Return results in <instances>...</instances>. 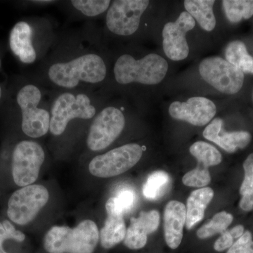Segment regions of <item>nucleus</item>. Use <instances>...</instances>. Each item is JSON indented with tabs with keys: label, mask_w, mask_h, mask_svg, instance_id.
<instances>
[{
	"label": "nucleus",
	"mask_w": 253,
	"mask_h": 253,
	"mask_svg": "<svg viewBox=\"0 0 253 253\" xmlns=\"http://www.w3.org/2000/svg\"><path fill=\"white\" fill-rule=\"evenodd\" d=\"M28 76L49 91L104 89L109 65L96 25L87 22L58 33L49 53Z\"/></svg>",
	"instance_id": "f257e3e1"
},
{
	"label": "nucleus",
	"mask_w": 253,
	"mask_h": 253,
	"mask_svg": "<svg viewBox=\"0 0 253 253\" xmlns=\"http://www.w3.org/2000/svg\"><path fill=\"white\" fill-rule=\"evenodd\" d=\"M0 111L17 118L21 131L30 139L49 132L50 91L28 76L15 78L5 88Z\"/></svg>",
	"instance_id": "f03ea898"
},
{
	"label": "nucleus",
	"mask_w": 253,
	"mask_h": 253,
	"mask_svg": "<svg viewBox=\"0 0 253 253\" xmlns=\"http://www.w3.org/2000/svg\"><path fill=\"white\" fill-rule=\"evenodd\" d=\"M105 89L50 91L49 132L59 137L75 123L90 124L105 103Z\"/></svg>",
	"instance_id": "7ed1b4c3"
},
{
	"label": "nucleus",
	"mask_w": 253,
	"mask_h": 253,
	"mask_svg": "<svg viewBox=\"0 0 253 253\" xmlns=\"http://www.w3.org/2000/svg\"><path fill=\"white\" fill-rule=\"evenodd\" d=\"M57 34L46 18L20 20L10 31L9 48L23 64L40 63L52 47Z\"/></svg>",
	"instance_id": "20e7f679"
},
{
	"label": "nucleus",
	"mask_w": 253,
	"mask_h": 253,
	"mask_svg": "<svg viewBox=\"0 0 253 253\" xmlns=\"http://www.w3.org/2000/svg\"><path fill=\"white\" fill-rule=\"evenodd\" d=\"M168 63L157 54H149L136 59L131 54L118 56L112 68V76L118 85H156L166 78Z\"/></svg>",
	"instance_id": "39448f33"
},
{
	"label": "nucleus",
	"mask_w": 253,
	"mask_h": 253,
	"mask_svg": "<svg viewBox=\"0 0 253 253\" xmlns=\"http://www.w3.org/2000/svg\"><path fill=\"white\" fill-rule=\"evenodd\" d=\"M99 240L96 223L81 221L76 227L55 226L44 238V248L49 253H93Z\"/></svg>",
	"instance_id": "423d86ee"
},
{
	"label": "nucleus",
	"mask_w": 253,
	"mask_h": 253,
	"mask_svg": "<svg viewBox=\"0 0 253 253\" xmlns=\"http://www.w3.org/2000/svg\"><path fill=\"white\" fill-rule=\"evenodd\" d=\"M126 116L121 108L105 104L92 120L86 135V147L92 152L108 149L122 134Z\"/></svg>",
	"instance_id": "0eeeda50"
},
{
	"label": "nucleus",
	"mask_w": 253,
	"mask_h": 253,
	"mask_svg": "<svg viewBox=\"0 0 253 253\" xmlns=\"http://www.w3.org/2000/svg\"><path fill=\"white\" fill-rule=\"evenodd\" d=\"M150 4L148 0H115L105 14V29L113 36L129 38L140 28L141 18Z\"/></svg>",
	"instance_id": "6e6552de"
},
{
	"label": "nucleus",
	"mask_w": 253,
	"mask_h": 253,
	"mask_svg": "<svg viewBox=\"0 0 253 253\" xmlns=\"http://www.w3.org/2000/svg\"><path fill=\"white\" fill-rule=\"evenodd\" d=\"M144 154V148L130 143L94 156L89 164V172L100 178H109L126 172L136 166Z\"/></svg>",
	"instance_id": "1a4fd4ad"
},
{
	"label": "nucleus",
	"mask_w": 253,
	"mask_h": 253,
	"mask_svg": "<svg viewBox=\"0 0 253 253\" xmlns=\"http://www.w3.org/2000/svg\"><path fill=\"white\" fill-rule=\"evenodd\" d=\"M44 160L45 152L40 143L26 139L16 144L11 163L15 184L24 187L36 182Z\"/></svg>",
	"instance_id": "9d476101"
},
{
	"label": "nucleus",
	"mask_w": 253,
	"mask_h": 253,
	"mask_svg": "<svg viewBox=\"0 0 253 253\" xmlns=\"http://www.w3.org/2000/svg\"><path fill=\"white\" fill-rule=\"evenodd\" d=\"M49 198V191L44 186L31 184L24 186L15 191L10 197L8 217L18 225H26L46 206Z\"/></svg>",
	"instance_id": "9b49d317"
},
{
	"label": "nucleus",
	"mask_w": 253,
	"mask_h": 253,
	"mask_svg": "<svg viewBox=\"0 0 253 253\" xmlns=\"http://www.w3.org/2000/svg\"><path fill=\"white\" fill-rule=\"evenodd\" d=\"M199 73L208 84L223 94H236L244 85V73L219 56H212L201 61Z\"/></svg>",
	"instance_id": "f8f14e48"
},
{
	"label": "nucleus",
	"mask_w": 253,
	"mask_h": 253,
	"mask_svg": "<svg viewBox=\"0 0 253 253\" xmlns=\"http://www.w3.org/2000/svg\"><path fill=\"white\" fill-rule=\"evenodd\" d=\"M196 21L183 11L174 22L165 25L162 32L163 48L168 59L179 61L186 59L189 54L186 33L194 29Z\"/></svg>",
	"instance_id": "ddd939ff"
},
{
	"label": "nucleus",
	"mask_w": 253,
	"mask_h": 253,
	"mask_svg": "<svg viewBox=\"0 0 253 253\" xmlns=\"http://www.w3.org/2000/svg\"><path fill=\"white\" fill-rule=\"evenodd\" d=\"M168 111L174 119L189 123L194 126H203L214 118L217 107L212 101L207 98L194 96L184 102L174 101L169 106Z\"/></svg>",
	"instance_id": "4468645a"
},
{
	"label": "nucleus",
	"mask_w": 253,
	"mask_h": 253,
	"mask_svg": "<svg viewBox=\"0 0 253 253\" xmlns=\"http://www.w3.org/2000/svg\"><path fill=\"white\" fill-rule=\"evenodd\" d=\"M186 219V206L179 201H169L165 209L164 232L166 243L171 249H177L181 244Z\"/></svg>",
	"instance_id": "2eb2a0df"
},
{
	"label": "nucleus",
	"mask_w": 253,
	"mask_h": 253,
	"mask_svg": "<svg viewBox=\"0 0 253 253\" xmlns=\"http://www.w3.org/2000/svg\"><path fill=\"white\" fill-rule=\"evenodd\" d=\"M68 14L75 18L94 20L106 14L112 1L111 0H71L62 1Z\"/></svg>",
	"instance_id": "dca6fc26"
},
{
	"label": "nucleus",
	"mask_w": 253,
	"mask_h": 253,
	"mask_svg": "<svg viewBox=\"0 0 253 253\" xmlns=\"http://www.w3.org/2000/svg\"><path fill=\"white\" fill-rule=\"evenodd\" d=\"M213 197L214 191L210 187L202 188L191 193L186 205V226L188 229H191L202 220L205 211Z\"/></svg>",
	"instance_id": "f3484780"
},
{
	"label": "nucleus",
	"mask_w": 253,
	"mask_h": 253,
	"mask_svg": "<svg viewBox=\"0 0 253 253\" xmlns=\"http://www.w3.org/2000/svg\"><path fill=\"white\" fill-rule=\"evenodd\" d=\"M214 0H186L184 1L186 12L189 13L204 31H212L216 26L213 6Z\"/></svg>",
	"instance_id": "a211bd4d"
},
{
	"label": "nucleus",
	"mask_w": 253,
	"mask_h": 253,
	"mask_svg": "<svg viewBox=\"0 0 253 253\" xmlns=\"http://www.w3.org/2000/svg\"><path fill=\"white\" fill-rule=\"evenodd\" d=\"M126 232V223L122 216L108 214L104 227L99 233L101 246L105 249H112L122 242Z\"/></svg>",
	"instance_id": "6ab92c4d"
},
{
	"label": "nucleus",
	"mask_w": 253,
	"mask_h": 253,
	"mask_svg": "<svg viewBox=\"0 0 253 253\" xmlns=\"http://www.w3.org/2000/svg\"><path fill=\"white\" fill-rule=\"evenodd\" d=\"M136 194L130 186H123L116 192V196L110 198L106 204L107 214L123 216L135 206Z\"/></svg>",
	"instance_id": "aec40b11"
},
{
	"label": "nucleus",
	"mask_w": 253,
	"mask_h": 253,
	"mask_svg": "<svg viewBox=\"0 0 253 253\" xmlns=\"http://www.w3.org/2000/svg\"><path fill=\"white\" fill-rule=\"evenodd\" d=\"M225 58L228 62L235 66L244 73L253 74V57L249 54L243 42H231L225 49Z\"/></svg>",
	"instance_id": "412c9836"
},
{
	"label": "nucleus",
	"mask_w": 253,
	"mask_h": 253,
	"mask_svg": "<svg viewBox=\"0 0 253 253\" xmlns=\"http://www.w3.org/2000/svg\"><path fill=\"white\" fill-rule=\"evenodd\" d=\"M170 177L164 171H156L150 174L143 187L144 197L150 201H156L162 197L169 184Z\"/></svg>",
	"instance_id": "4be33fe9"
},
{
	"label": "nucleus",
	"mask_w": 253,
	"mask_h": 253,
	"mask_svg": "<svg viewBox=\"0 0 253 253\" xmlns=\"http://www.w3.org/2000/svg\"><path fill=\"white\" fill-rule=\"evenodd\" d=\"M252 136L246 131L226 132L221 130L220 134L214 140V144L220 146L226 152H236L238 149H244L251 143Z\"/></svg>",
	"instance_id": "5701e85b"
},
{
	"label": "nucleus",
	"mask_w": 253,
	"mask_h": 253,
	"mask_svg": "<svg viewBox=\"0 0 253 253\" xmlns=\"http://www.w3.org/2000/svg\"><path fill=\"white\" fill-rule=\"evenodd\" d=\"M221 2L226 18L231 23H239L253 16V0H224Z\"/></svg>",
	"instance_id": "b1692460"
},
{
	"label": "nucleus",
	"mask_w": 253,
	"mask_h": 253,
	"mask_svg": "<svg viewBox=\"0 0 253 253\" xmlns=\"http://www.w3.org/2000/svg\"><path fill=\"white\" fill-rule=\"evenodd\" d=\"M190 153L197 159L199 164L206 168L217 166L222 161L221 153L215 147L204 141H197L191 145Z\"/></svg>",
	"instance_id": "393cba45"
},
{
	"label": "nucleus",
	"mask_w": 253,
	"mask_h": 253,
	"mask_svg": "<svg viewBox=\"0 0 253 253\" xmlns=\"http://www.w3.org/2000/svg\"><path fill=\"white\" fill-rule=\"evenodd\" d=\"M232 214L226 212H221L216 214L211 220L205 224L197 231V236L199 239H206L211 236L224 233L226 229L232 223Z\"/></svg>",
	"instance_id": "a878e982"
},
{
	"label": "nucleus",
	"mask_w": 253,
	"mask_h": 253,
	"mask_svg": "<svg viewBox=\"0 0 253 253\" xmlns=\"http://www.w3.org/2000/svg\"><path fill=\"white\" fill-rule=\"evenodd\" d=\"M147 236L141 226L131 220L130 226L126 229L125 245L131 250L142 249L147 243Z\"/></svg>",
	"instance_id": "bb28decb"
},
{
	"label": "nucleus",
	"mask_w": 253,
	"mask_h": 253,
	"mask_svg": "<svg viewBox=\"0 0 253 253\" xmlns=\"http://www.w3.org/2000/svg\"><path fill=\"white\" fill-rule=\"evenodd\" d=\"M211 181L208 168L199 164L193 170L186 173L182 178L183 184L191 187H204Z\"/></svg>",
	"instance_id": "cd10ccee"
},
{
	"label": "nucleus",
	"mask_w": 253,
	"mask_h": 253,
	"mask_svg": "<svg viewBox=\"0 0 253 253\" xmlns=\"http://www.w3.org/2000/svg\"><path fill=\"white\" fill-rule=\"evenodd\" d=\"M131 220L141 226L148 235L157 230L160 224V214L157 211L141 212L139 217L131 218Z\"/></svg>",
	"instance_id": "c85d7f7f"
},
{
	"label": "nucleus",
	"mask_w": 253,
	"mask_h": 253,
	"mask_svg": "<svg viewBox=\"0 0 253 253\" xmlns=\"http://www.w3.org/2000/svg\"><path fill=\"white\" fill-rule=\"evenodd\" d=\"M26 236L21 231L16 230L9 221L0 222V253H7L3 249V243L6 239H13L17 242H23Z\"/></svg>",
	"instance_id": "c756f323"
},
{
	"label": "nucleus",
	"mask_w": 253,
	"mask_h": 253,
	"mask_svg": "<svg viewBox=\"0 0 253 253\" xmlns=\"http://www.w3.org/2000/svg\"><path fill=\"white\" fill-rule=\"evenodd\" d=\"M244 179L240 188V194L242 196L253 193V153L244 161Z\"/></svg>",
	"instance_id": "7c9ffc66"
},
{
	"label": "nucleus",
	"mask_w": 253,
	"mask_h": 253,
	"mask_svg": "<svg viewBox=\"0 0 253 253\" xmlns=\"http://www.w3.org/2000/svg\"><path fill=\"white\" fill-rule=\"evenodd\" d=\"M252 242V234L251 231H246L235 243L233 244L226 253H244Z\"/></svg>",
	"instance_id": "2f4dec72"
},
{
	"label": "nucleus",
	"mask_w": 253,
	"mask_h": 253,
	"mask_svg": "<svg viewBox=\"0 0 253 253\" xmlns=\"http://www.w3.org/2000/svg\"><path fill=\"white\" fill-rule=\"evenodd\" d=\"M223 121L221 118H215L204 129L203 135L208 140L214 142L222 130Z\"/></svg>",
	"instance_id": "473e14b6"
},
{
	"label": "nucleus",
	"mask_w": 253,
	"mask_h": 253,
	"mask_svg": "<svg viewBox=\"0 0 253 253\" xmlns=\"http://www.w3.org/2000/svg\"><path fill=\"white\" fill-rule=\"evenodd\" d=\"M234 240L229 231H224L214 243V249L218 252H222L226 249L229 250L234 244Z\"/></svg>",
	"instance_id": "72a5a7b5"
},
{
	"label": "nucleus",
	"mask_w": 253,
	"mask_h": 253,
	"mask_svg": "<svg viewBox=\"0 0 253 253\" xmlns=\"http://www.w3.org/2000/svg\"><path fill=\"white\" fill-rule=\"evenodd\" d=\"M240 208L246 212L253 211V193L242 196L239 204Z\"/></svg>",
	"instance_id": "f704fd0d"
},
{
	"label": "nucleus",
	"mask_w": 253,
	"mask_h": 253,
	"mask_svg": "<svg viewBox=\"0 0 253 253\" xmlns=\"http://www.w3.org/2000/svg\"><path fill=\"white\" fill-rule=\"evenodd\" d=\"M233 239H239L243 234H244V226L242 225H237L229 231Z\"/></svg>",
	"instance_id": "c9c22d12"
},
{
	"label": "nucleus",
	"mask_w": 253,
	"mask_h": 253,
	"mask_svg": "<svg viewBox=\"0 0 253 253\" xmlns=\"http://www.w3.org/2000/svg\"><path fill=\"white\" fill-rule=\"evenodd\" d=\"M26 4L31 5V6H44L47 5L55 4L57 2L56 1H51V0H42V1H25Z\"/></svg>",
	"instance_id": "e433bc0d"
},
{
	"label": "nucleus",
	"mask_w": 253,
	"mask_h": 253,
	"mask_svg": "<svg viewBox=\"0 0 253 253\" xmlns=\"http://www.w3.org/2000/svg\"><path fill=\"white\" fill-rule=\"evenodd\" d=\"M1 66V59L0 57V68ZM5 88H3L2 86L0 85V103L2 101L3 98H4Z\"/></svg>",
	"instance_id": "4c0bfd02"
},
{
	"label": "nucleus",
	"mask_w": 253,
	"mask_h": 253,
	"mask_svg": "<svg viewBox=\"0 0 253 253\" xmlns=\"http://www.w3.org/2000/svg\"><path fill=\"white\" fill-rule=\"evenodd\" d=\"M244 253H253V241Z\"/></svg>",
	"instance_id": "58836bf2"
},
{
	"label": "nucleus",
	"mask_w": 253,
	"mask_h": 253,
	"mask_svg": "<svg viewBox=\"0 0 253 253\" xmlns=\"http://www.w3.org/2000/svg\"></svg>",
	"instance_id": "ea45409f"
}]
</instances>
